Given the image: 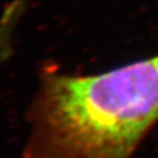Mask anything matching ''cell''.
Here are the masks:
<instances>
[{"mask_svg":"<svg viewBox=\"0 0 158 158\" xmlns=\"http://www.w3.org/2000/svg\"><path fill=\"white\" fill-rule=\"evenodd\" d=\"M23 158H134L158 123V54L95 75L48 68Z\"/></svg>","mask_w":158,"mask_h":158,"instance_id":"cell-1","label":"cell"}]
</instances>
